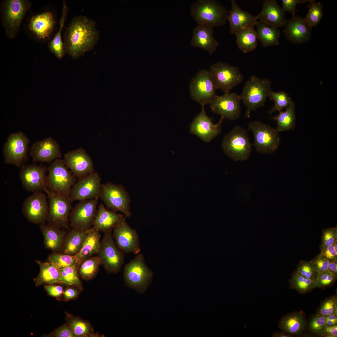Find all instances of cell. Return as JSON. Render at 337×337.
<instances>
[{"mask_svg": "<svg viewBox=\"0 0 337 337\" xmlns=\"http://www.w3.org/2000/svg\"><path fill=\"white\" fill-rule=\"evenodd\" d=\"M99 32L95 22L86 17L73 18L66 31L64 37L65 53L74 59L91 50L99 39Z\"/></svg>", "mask_w": 337, "mask_h": 337, "instance_id": "6da1fadb", "label": "cell"}, {"mask_svg": "<svg viewBox=\"0 0 337 337\" xmlns=\"http://www.w3.org/2000/svg\"><path fill=\"white\" fill-rule=\"evenodd\" d=\"M192 17L198 24L212 27L225 24L228 20V11L220 2L216 0H198L191 5Z\"/></svg>", "mask_w": 337, "mask_h": 337, "instance_id": "7a4b0ae2", "label": "cell"}, {"mask_svg": "<svg viewBox=\"0 0 337 337\" xmlns=\"http://www.w3.org/2000/svg\"><path fill=\"white\" fill-rule=\"evenodd\" d=\"M271 82L267 78L251 76L244 86L240 95L241 100L247 108L245 116L250 117L251 112L264 106L271 90Z\"/></svg>", "mask_w": 337, "mask_h": 337, "instance_id": "3957f363", "label": "cell"}, {"mask_svg": "<svg viewBox=\"0 0 337 337\" xmlns=\"http://www.w3.org/2000/svg\"><path fill=\"white\" fill-rule=\"evenodd\" d=\"M153 273L146 264L144 256L139 253L124 269L125 285L140 294L145 292L152 281Z\"/></svg>", "mask_w": 337, "mask_h": 337, "instance_id": "277c9868", "label": "cell"}, {"mask_svg": "<svg viewBox=\"0 0 337 337\" xmlns=\"http://www.w3.org/2000/svg\"><path fill=\"white\" fill-rule=\"evenodd\" d=\"M47 169L46 193H51L69 197L77 178L67 168L63 159L55 160Z\"/></svg>", "mask_w": 337, "mask_h": 337, "instance_id": "5b68a950", "label": "cell"}, {"mask_svg": "<svg viewBox=\"0 0 337 337\" xmlns=\"http://www.w3.org/2000/svg\"><path fill=\"white\" fill-rule=\"evenodd\" d=\"M31 7L27 0H5L1 6L2 25L7 37L15 38L18 34L22 20Z\"/></svg>", "mask_w": 337, "mask_h": 337, "instance_id": "8992f818", "label": "cell"}, {"mask_svg": "<svg viewBox=\"0 0 337 337\" xmlns=\"http://www.w3.org/2000/svg\"><path fill=\"white\" fill-rule=\"evenodd\" d=\"M222 148L225 153L235 161L247 160L252 151L247 130L239 126H235L224 137Z\"/></svg>", "mask_w": 337, "mask_h": 337, "instance_id": "52a82bcc", "label": "cell"}, {"mask_svg": "<svg viewBox=\"0 0 337 337\" xmlns=\"http://www.w3.org/2000/svg\"><path fill=\"white\" fill-rule=\"evenodd\" d=\"M100 198L108 209L116 212H120L126 217L132 215L130 197L122 185L110 182L102 184Z\"/></svg>", "mask_w": 337, "mask_h": 337, "instance_id": "ba28073f", "label": "cell"}, {"mask_svg": "<svg viewBox=\"0 0 337 337\" xmlns=\"http://www.w3.org/2000/svg\"><path fill=\"white\" fill-rule=\"evenodd\" d=\"M248 129L253 134V145L257 152L269 154L274 153L277 150L280 139L279 132L276 129L258 121L250 122Z\"/></svg>", "mask_w": 337, "mask_h": 337, "instance_id": "9c48e42d", "label": "cell"}, {"mask_svg": "<svg viewBox=\"0 0 337 337\" xmlns=\"http://www.w3.org/2000/svg\"><path fill=\"white\" fill-rule=\"evenodd\" d=\"M29 143V138L22 131L11 134L3 146L4 162L18 168L22 167L27 159Z\"/></svg>", "mask_w": 337, "mask_h": 337, "instance_id": "30bf717a", "label": "cell"}, {"mask_svg": "<svg viewBox=\"0 0 337 337\" xmlns=\"http://www.w3.org/2000/svg\"><path fill=\"white\" fill-rule=\"evenodd\" d=\"M189 89L191 99L202 107L210 103L217 89L209 71L206 69L199 71L192 79Z\"/></svg>", "mask_w": 337, "mask_h": 337, "instance_id": "8fae6325", "label": "cell"}, {"mask_svg": "<svg viewBox=\"0 0 337 337\" xmlns=\"http://www.w3.org/2000/svg\"><path fill=\"white\" fill-rule=\"evenodd\" d=\"M104 232L98 253V256L101 263L108 272L117 273L124 263V253L115 244L112 235V229Z\"/></svg>", "mask_w": 337, "mask_h": 337, "instance_id": "7c38bea8", "label": "cell"}, {"mask_svg": "<svg viewBox=\"0 0 337 337\" xmlns=\"http://www.w3.org/2000/svg\"><path fill=\"white\" fill-rule=\"evenodd\" d=\"M217 89L225 93L243 81V75L238 67L221 61L212 64L209 71Z\"/></svg>", "mask_w": 337, "mask_h": 337, "instance_id": "4fadbf2b", "label": "cell"}, {"mask_svg": "<svg viewBox=\"0 0 337 337\" xmlns=\"http://www.w3.org/2000/svg\"><path fill=\"white\" fill-rule=\"evenodd\" d=\"M102 184L97 172L78 178L72 187L69 198L72 203L100 197Z\"/></svg>", "mask_w": 337, "mask_h": 337, "instance_id": "5bb4252c", "label": "cell"}, {"mask_svg": "<svg viewBox=\"0 0 337 337\" xmlns=\"http://www.w3.org/2000/svg\"><path fill=\"white\" fill-rule=\"evenodd\" d=\"M98 200L80 201L72 208L69 217L70 225L72 228L86 231L92 227L97 212Z\"/></svg>", "mask_w": 337, "mask_h": 337, "instance_id": "9a60e30c", "label": "cell"}, {"mask_svg": "<svg viewBox=\"0 0 337 337\" xmlns=\"http://www.w3.org/2000/svg\"><path fill=\"white\" fill-rule=\"evenodd\" d=\"M49 209L47 218L50 224L58 227H66L72 209L69 197L49 193Z\"/></svg>", "mask_w": 337, "mask_h": 337, "instance_id": "2e32d148", "label": "cell"}, {"mask_svg": "<svg viewBox=\"0 0 337 337\" xmlns=\"http://www.w3.org/2000/svg\"><path fill=\"white\" fill-rule=\"evenodd\" d=\"M126 218L124 216L114 228L113 237L118 247L124 253L137 255L140 251L139 235L129 225Z\"/></svg>", "mask_w": 337, "mask_h": 337, "instance_id": "e0dca14e", "label": "cell"}, {"mask_svg": "<svg viewBox=\"0 0 337 337\" xmlns=\"http://www.w3.org/2000/svg\"><path fill=\"white\" fill-rule=\"evenodd\" d=\"M240 95L228 92L222 95H216L210 104V108L214 113L220 115L224 119L233 120L241 115Z\"/></svg>", "mask_w": 337, "mask_h": 337, "instance_id": "ac0fdd59", "label": "cell"}, {"mask_svg": "<svg viewBox=\"0 0 337 337\" xmlns=\"http://www.w3.org/2000/svg\"><path fill=\"white\" fill-rule=\"evenodd\" d=\"M48 169L36 164L23 165L19 176L22 185L28 191L33 192L46 191V173Z\"/></svg>", "mask_w": 337, "mask_h": 337, "instance_id": "d6986e66", "label": "cell"}, {"mask_svg": "<svg viewBox=\"0 0 337 337\" xmlns=\"http://www.w3.org/2000/svg\"><path fill=\"white\" fill-rule=\"evenodd\" d=\"M48 196L41 191L33 192L24 201L23 212L30 221L42 223L47 218L48 209Z\"/></svg>", "mask_w": 337, "mask_h": 337, "instance_id": "ffe728a7", "label": "cell"}, {"mask_svg": "<svg viewBox=\"0 0 337 337\" xmlns=\"http://www.w3.org/2000/svg\"><path fill=\"white\" fill-rule=\"evenodd\" d=\"M224 118H221L217 123L214 124L212 119L206 114L204 107L193 119L190 124V132L205 142H209L220 134L221 125Z\"/></svg>", "mask_w": 337, "mask_h": 337, "instance_id": "44dd1931", "label": "cell"}, {"mask_svg": "<svg viewBox=\"0 0 337 337\" xmlns=\"http://www.w3.org/2000/svg\"><path fill=\"white\" fill-rule=\"evenodd\" d=\"M63 159L67 168L77 178H82L95 172L91 159L82 148L66 153Z\"/></svg>", "mask_w": 337, "mask_h": 337, "instance_id": "7402d4cb", "label": "cell"}, {"mask_svg": "<svg viewBox=\"0 0 337 337\" xmlns=\"http://www.w3.org/2000/svg\"><path fill=\"white\" fill-rule=\"evenodd\" d=\"M29 154L33 162L51 163L55 160L60 159L62 154L60 146L51 137L45 138L32 144Z\"/></svg>", "mask_w": 337, "mask_h": 337, "instance_id": "603a6c76", "label": "cell"}, {"mask_svg": "<svg viewBox=\"0 0 337 337\" xmlns=\"http://www.w3.org/2000/svg\"><path fill=\"white\" fill-rule=\"evenodd\" d=\"M284 26L283 32L292 43L300 44L309 41L312 28L307 24L304 18L293 16L286 20Z\"/></svg>", "mask_w": 337, "mask_h": 337, "instance_id": "cb8c5ba5", "label": "cell"}, {"mask_svg": "<svg viewBox=\"0 0 337 337\" xmlns=\"http://www.w3.org/2000/svg\"><path fill=\"white\" fill-rule=\"evenodd\" d=\"M230 1L231 8L228 17L230 33L236 35L246 28L255 26L258 21L256 17L242 9L235 0Z\"/></svg>", "mask_w": 337, "mask_h": 337, "instance_id": "d4e9b609", "label": "cell"}, {"mask_svg": "<svg viewBox=\"0 0 337 337\" xmlns=\"http://www.w3.org/2000/svg\"><path fill=\"white\" fill-rule=\"evenodd\" d=\"M55 25L53 14L46 11L33 16L30 20L28 27L30 32L37 38L44 40L51 36Z\"/></svg>", "mask_w": 337, "mask_h": 337, "instance_id": "484cf974", "label": "cell"}, {"mask_svg": "<svg viewBox=\"0 0 337 337\" xmlns=\"http://www.w3.org/2000/svg\"><path fill=\"white\" fill-rule=\"evenodd\" d=\"M213 32V27L198 24L193 30L191 45L206 50L212 55L219 45L214 37Z\"/></svg>", "mask_w": 337, "mask_h": 337, "instance_id": "4316f807", "label": "cell"}, {"mask_svg": "<svg viewBox=\"0 0 337 337\" xmlns=\"http://www.w3.org/2000/svg\"><path fill=\"white\" fill-rule=\"evenodd\" d=\"M285 13L275 0H266L262 10L256 16L258 20L277 28L284 26Z\"/></svg>", "mask_w": 337, "mask_h": 337, "instance_id": "83f0119b", "label": "cell"}, {"mask_svg": "<svg viewBox=\"0 0 337 337\" xmlns=\"http://www.w3.org/2000/svg\"><path fill=\"white\" fill-rule=\"evenodd\" d=\"M124 216L123 214L108 209L101 203L98 206L92 227L100 232H105L114 228Z\"/></svg>", "mask_w": 337, "mask_h": 337, "instance_id": "f1b7e54d", "label": "cell"}, {"mask_svg": "<svg viewBox=\"0 0 337 337\" xmlns=\"http://www.w3.org/2000/svg\"><path fill=\"white\" fill-rule=\"evenodd\" d=\"M100 231L95 228L92 227L88 230L80 251L75 255L76 266H79L84 260L98 252L100 246Z\"/></svg>", "mask_w": 337, "mask_h": 337, "instance_id": "f546056e", "label": "cell"}, {"mask_svg": "<svg viewBox=\"0 0 337 337\" xmlns=\"http://www.w3.org/2000/svg\"><path fill=\"white\" fill-rule=\"evenodd\" d=\"M255 26L257 39L262 46H277L279 44L281 33L278 28L258 20Z\"/></svg>", "mask_w": 337, "mask_h": 337, "instance_id": "4dcf8cb0", "label": "cell"}, {"mask_svg": "<svg viewBox=\"0 0 337 337\" xmlns=\"http://www.w3.org/2000/svg\"><path fill=\"white\" fill-rule=\"evenodd\" d=\"M306 320L300 312L287 314L280 320L279 327L283 332L290 334H297L305 328Z\"/></svg>", "mask_w": 337, "mask_h": 337, "instance_id": "1f68e13d", "label": "cell"}, {"mask_svg": "<svg viewBox=\"0 0 337 337\" xmlns=\"http://www.w3.org/2000/svg\"><path fill=\"white\" fill-rule=\"evenodd\" d=\"M239 48L245 53L254 50L258 45L256 31L254 27L246 28L235 35Z\"/></svg>", "mask_w": 337, "mask_h": 337, "instance_id": "d6a6232c", "label": "cell"}, {"mask_svg": "<svg viewBox=\"0 0 337 337\" xmlns=\"http://www.w3.org/2000/svg\"><path fill=\"white\" fill-rule=\"evenodd\" d=\"M295 105L292 101L284 111L279 112V114L273 119L276 121V130L278 132L293 129L295 126Z\"/></svg>", "mask_w": 337, "mask_h": 337, "instance_id": "836d02e7", "label": "cell"}, {"mask_svg": "<svg viewBox=\"0 0 337 337\" xmlns=\"http://www.w3.org/2000/svg\"><path fill=\"white\" fill-rule=\"evenodd\" d=\"M67 12V7L65 1L63 2L62 14L60 20V27L53 38L49 42V49L57 57L61 59L66 53L61 32L65 24Z\"/></svg>", "mask_w": 337, "mask_h": 337, "instance_id": "e575fe53", "label": "cell"}, {"mask_svg": "<svg viewBox=\"0 0 337 337\" xmlns=\"http://www.w3.org/2000/svg\"><path fill=\"white\" fill-rule=\"evenodd\" d=\"M40 271L37 281L39 284H52L61 283L59 269L50 262L37 261Z\"/></svg>", "mask_w": 337, "mask_h": 337, "instance_id": "d590c367", "label": "cell"}, {"mask_svg": "<svg viewBox=\"0 0 337 337\" xmlns=\"http://www.w3.org/2000/svg\"><path fill=\"white\" fill-rule=\"evenodd\" d=\"M88 231H82L72 228L66 240L64 252L71 255L77 254L82 246Z\"/></svg>", "mask_w": 337, "mask_h": 337, "instance_id": "8d00e7d4", "label": "cell"}, {"mask_svg": "<svg viewBox=\"0 0 337 337\" xmlns=\"http://www.w3.org/2000/svg\"><path fill=\"white\" fill-rule=\"evenodd\" d=\"M40 227L44 237L46 247L53 250L59 248L63 241V232L59 227L51 224H42Z\"/></svg>", "mask_w": 337, "mask_h": 337, "instance_id": "74e56055", "label": "cell"}, {"mask_svg": "<svg viewBox=\"0 0 337 337\" xmlns=\"http://www.w3.org/2000/svg\"><path fill=\"white\" fill-rule=\"evenodd\" d=\"M101 263L99 256L88 258L84 260L80 265L79 273L84 279L89 280L94 277Z\"/></svg>", "mask_w": 337, "mask_h": 337, "instance_id": "f35d334b", "label": "cell"}, {"mask_svg": "<svg viewBox=\"0 0 337 337\" xmlns=\"http://www.w3.org/2000/svg\"><path fill=\"white\" fill-rule=\"evenodd\" d=\"M316 280L307 278L296 271L292 275L290 280V286L301 293H305L314 288Z\"/></svg>", "mask_w": 337, "mask_h": 337, "instance_id": "ab89813d", "label": "cell"}, {"mask_svg": "<svg viewBox=\"0 0 337 337\" xmlns=\"http://www.w3.org/2000/svg\"><path fill=\"white\" fill-rule=\"evenodd\" d=\"M307 7L310 9L304 19L307 24L312 28L316 27L320 22L323 17V6L320 2L311 0Z\"/></svg>", "mask_w": 337, "mask_h": 337, "instance_id": "60d3db41", "label": "cell"}, {"mask_svg": "<svg viewBox=\"0 0 337 337\" xmlns=\"http://www.w3.org/2000/svg\"><path fill=\"white\" fill-rule=\"evenodd\" d=\"M269 97L270 100L274 102V106L269 111L270 114L276 111H281L283 109L286 108L292 101L288 94L285 91L275 92L271 90Z\"/></svg>", "mask_w": 337, "mask_h": 337, "instance_id": "b9f144b4", "label": "cell"}, {"mask_svg": "<svg viewBox=\"0 0 337 337\" xmlns=\"http://www.w3.org/2000/svg\"><path fill=\"white\" fill-rule=\"evenodd\" d=\"M59 270L61 283L78 287L81 286L76 266L61 268L59 269Z\"/></svg>", "mask_w": 337, "mask_h": 337, "instance_id": "7bdbcfd3", "label": "cell"}, {"mask_svg": "<svg viewBox=\"0 0 337 337\" xmlns=\"http://www.w3.org/2000/svg\"><path fill=\"white\" fill-rule=\"evenodd\" d=\"M69 326L75 337H85L89 335L91 329L89 325L85 321L77 318L71 319Z\"/></svg>", "mask_w": 337, "mask_h": 337, "instance_id": "ee69618b", "label": "cell"}, {"mask_svg": "<svg viewBox=\"0 0 337 337\" xmlns=\"http://www.w3.org/2000/svg\"><path fill=\"white\" fill-rule=\"evenodd\" d=\"M48 260L58 268L76 266V260L75 255L68 254H53L50 255Z\"/></svg>", "mask_w": 337, "mask_h": 337, "instance_id": "f6af8a7d", "label": "cell"}, {"mask_svg": "<svg viewBox=\"0 0 337 337\" xmlns=\"http://www.w3.org/2000/svg\"><path fill=\"white\" fill-rule=\"evenodd\" d=\"M333 313L337 315V298L334 296L326 299L322 302L317 315L326 317Z\"/></svg>", "mask_w": 337, "mask_h": 337, "instance_id": "bcb514c9", "label": "cell"}, {"mask_svg": "<svg viewBox=\"0 0 337 337\" xmlns=\"http://www.w3.org/2000/svg\"><path fill=\"white\" fill-rule=\"evenodd\" d=\"M337 240V228L332 227L323 230L320 250L324 247L332 245Z\"/></svg>", "mask_w": 337, "mask_h": 337, "instance_id": "7dc6e473", "label": "cell"}, {"mask_svg": "<svg viewBox=\"0 0 337 337\" xmlns=\"http://www.w3.org/2000/svg\"><path fill=\"white\" fill-rule=\"evenodd\" d=\"M296 271L304 277L313 280H316L318 275L310 261L300 262Z\"/></svg>", "mask_w": 337, "mask_h": 337, "instance_id": "c3c4849f", "label": "cell"}, {"mask_svg": "<svg viewBox=\"0 0 337 337\" xmlns=\"http://www.w3.org/2000/svg\"><path fill=\"white\" fill-rule=\"evenodd\" d=\"M326 325V317L318 315L311 320L309 324L310 328L313 332L321 335Z\"/></svg>", "mask_w": 337, "mask_h": 337, "instance_id": "681fc988", "label": "cell"}, {"mask_svg": "<svg viewBox=\"0 0 337 337\" xmlns=\"http://www.w3.org/2000/svg\"><path fill=\"white\" fill-rule=\"evenodd\" d=\"M336 278L328 270L318 275L314 287H321L330 284Z\"/></svg>", "mask_w": 337, "mask_h": 337, "instance_id": "f907efd6", "label": "cell"}, {"mask_svg": "<svg viewBox=\"0 0 337 337\" xmlns=\"http://www.w3.org/2000/svg\"><path fill=\"white\" fill-rule=\"evenodd\" d=\"M310 261L318 275L328 270L330 261L320 254Z\"/></svg>", "mask_w": 337, "mask_h": 337, "instance_id": "816d5d0a", "label": "cell"}, {"mask_svg": "<svg viewBox=\"0 0 337 337\" xmlns=\"http://www.w3.org/2000/svg\"><path fill=\"white\" fill-rule=\"evenodd\" d=\"M310 0H282V7L281 8L284 12H291L293 16H295V12L296 11V6L299 3L305 4Z\"/></svg>", "mask_w": 337, "mask_h": 337, "instance_id": "f5cc1de1", "label": "cell"}, {"mask_svg": "<svg viewBox=\"0 0 337 337\" xmlns=\"http://www.w3.org/2000/svg\"><path fill=\"white\" fill-rule=\"evenodd\" d=\"M320 254L329 261L337 259L333 245L324 247L321 250Z\"/></svg>", "mask_w": 337, "mask_h": 337, "instance_id": "db71d44e", "label": "cell"}, {"mask_svg": "<svg viewBox=\"0 0 337 337\" xmlns=\"http://www.w3.org/2000/svg\"><path fill=\"white\" fill-rule=\"evenodd\" d=\"M55 336L58 337H75L69 326L64 325L58 329L55 333Z\"/></svg>", "mask_w": 337, "mask_h": 337, "instance_id": "11a10c76", "label": "cell"}, {"mask_svg": "<svg viewBox=\"0 0 337 337\" xmlns=\"http://www.w3.org/2000/svg\"><path fill=\"white\" fill-rule=\"evenodd\" d=\"M45 287L48 293L54 297L59 296L63 292V288L60 286H46Z\"/></svg>", "mask_w": 337, "mask_h": 337, "instance_id": "9f6ffc18", "label": "cell"}, {"mask_svg": "<svg viewBox=\"0 0 337 337\" xmlns=\"http://www.w3.org/2000/svg\"><path fill=\"white\" fill-rule=\"evenodd\" d=\"M321 336L329 337H337V325L331 326L326 325Z\"/></svg>", "mask_w": 337, "mask_h": 337, "instance_id": "6f0895ef", "label": "cell"}, {"mask_svg": "<svg viewBox=\"0 0 337 337\" xmlns=\"http://www.w3.org/2000/svg\"><path fill=\"white\" fill-rule=\"evenodd\" d=\"M78 294V292L75 289L69 288L65 291L64 293L65 298L67 300H70L76 297Z\"/></svg>", "mask_w": 337, "mask_h": 337, "instance_id": "680465c9", "label": "cell"}, {"mask_svg": "<svg viewBox=\"0 0 337 337\" xmlns=\"http://www.w3.org/2000/svg\"><path fill=\"white\" fill-rule=\"evenodd\" d=\"M328 270L334 275H337V259L330 261Z\"/></svg>", "mask_w": 337, "mask_h": 337, "instance_id": "91938a15", "label": "cell"}, {"mask_svg": "<svg viewBox=\"0 0 337 337\" xmlns=\"http://www.w3.org/2000/svg\"><path fill=\"white\" fill-rule=\"evenodd\" d=\"M273 337H291L287 334L282 332H276L273 334Z\"/></svg>", "mask_w": 337, "mask_h": 337, "instance_id": "94428289", "label": "cell"}, {"mask_svg": "<svg viewBox=\"0 0 337 337\" xmlns=\"http://www.w3.org/2000/svg\"><path fill=\"white\" fill-rule=\"evenodd\" d=\"M337 323V320H330L326 318V325L328 326H333L336 325Z\"/></svg>", "mask_w": 337, "mask_h": 337, "instance_id": "6125c7cd", "label": "cell"}, {"mask_svg": "<svg viewBox=\"0 0 337 337\" xmlns=\"http://www.w3.org/2000/svg\"><path fill=\"white\" fill-rule=\"evenodd\" d=\"M326 318L330 320H337V315L335 313H333L326 317Z\"/></svg>", "mask_w": 337, "mask_h": 337, "instance_id": "be15d7a7", "label": "cell"}, {"mask_svg": "<svg viewBox=\"0 0 337 337\" xmlns=\"http://www.w3.org/2000/svg\"><path fill=\"white\" fill-rule=\"evenodd\" d=\"M336 254H337V240H336L333 245Z\"/></svg>", "mask_w": 337, "mask_h": 337, "instance_id": "e7e4bbea", "label": "cell"}]
</instances>
